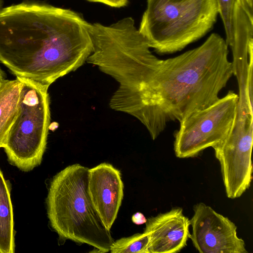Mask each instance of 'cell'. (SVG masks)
I'll return each mask as SVG.
<instances>
[{
    "label": "cell",
    "mask_w": 253,
    "mask_h": 253,
    "mask_svg": "<svg viewBox=\"0 0 253 253\" xmlns=\"http://www.w3.org/2000/svg\"><path fill=\"white\" fill-rule=\"evenodd\" d=\"M233 54L232 69L239 73L249 68L253 59V0H216Z\"/></svg>",
    "instance_id": "obj_9"
},
{
    "label": "cell",
    "mask_w": 253,
    "mask_h": 253,
    "mask_svg": "<svg viewBox=\"0 0 253 253\" xmlns=\"http://www.w3.org/2000/svg\"><path fill=\"white\" fill-rule=\"evenodd\" d=\"M2 5H3V1H2V0H0V10L2 8Z\"/></svg>",
    "instance_id": "obj_18"
},
{
    "label": "cell",
    "mask_w": 253,
    "mask_h": 253,
    "mask_svg": "<svg viewBox=\"0 0 253 253\" xmlns=\"http://www.w3.org/2000/svg\"><path fill=\"white\" fill-rule=\"evenodd\" d=\"M218 14L216 0H147L138 30L156 53L171 54L204 37Z\"/></svg>",
    "instance_id": "obj_4"
},
{
    "label": "cell",
    "mask_w": 253,
    "mask_h": 253,
    "mask_svg": "<svg viewBox=\"0 0 253 253\" xmlns=\"http://www.w3.org/2000/svg\"><path fill=\"white\" fill-rule=\"evenodd\" d=\"M90 2H100L111 7H121L125 6L128 0H86Z\"/></svg>",
    "instance_id": "obj_15"
},
{
    "label": "cell",
    "mask_w": 253,
    "mask_h": 253,
    "mask_svg": "<svg viewBox=\"0 0 253 253\" xmlns=\"http://www.w3.org/2000/svg\"><path fill=\"white\" fill-rule=\"evenodd\" d=\"M238 101V94L229 90L224 97L180 122L174 135L175 156L178 158L195 157L222 142L234 126Z\"/></svg>",
    "instance_id": "obj_6"
},
{
    "label": "cell",
    "mask_w": 253,
    "mask_h": 253,
    "mask_svg": "<svg viewBox=\"0 0 253 253\" xmlns=\"http://www.w3.org/2000/svg\"><path fill=\"white\" fill-rule=\"evenodd\" d=\"M88 192L103 223L110 230L124 197V184L120 170L106 163L89 169Z\"/></svg>",
    "instance_id": "obj_10"
},
{
    "label": "cell",
    "mask_w": 253,
    "mask_h": 253,
    "mask_svg": "<svg viewBox=\"0 0 253 253\" xmlns=\"http://www.w3.org/2000/svg\"><path fill=\"white\" fill-rule=\"evenodd\" d=\"M22 83L14 80L0 83V148L5 146L9 130L17 116Z\"/></svg>",
    "instance_id": "obj_12"
},
{
    "label": "cell",
    "mask_w": 253,
    "mask_h": 253,
    "mask_svg": "<svg viewBox=\"0 0 253 253\" xmlns=\"http://www.w3.org/2000/svg\"><path fill=\"white\" fill-rule=\"evenodd\" d=\"M10 186L0 169V253L14 252V232Z\"/></svg>",
    "instance_id": "obj_13"
},
{
    "label": "cell",
    "mask_w": 253,
    "mask_h": 253,
    "mask_svg": "<svg viewBox=\"0 0 253 253\" xmlns=\"http://www.w3.org/2000/svg\"><path fill=\"white\" fill-rule=\"evenodd\" d=\"M18 78L22 83L18 112L3 148L10 164L29 171L41 164L46 149L50 121L49 87Z\"/></svg>",
    "instance_id": "obj_5"
},
{
    "label": "cell",
    "mask_w": 253,
    "mask_h": 253,
    "mask_svg": "<svg viewBox=\"0 0 253 253\" xmlns=\"http://www.w3.org/2000/svg\"><path fill=\"white\" fill-rule=\"evenodd\" d=\"M6 78V74L3 70L0 67V83Z\"/></svg>",
    "instance_id": "obj_17"
},
{
    "label": "cell",
    "mask_w": 253,
    "mask_h": 253,
    "mask_svg": "<svg viewBox=\"0 0 253 253\" xmlns=\"http://www.w3.org/2000/svg\"><path fill=\"white\" fill-rule=\"evenodd\" d=\"M131 220L136 225H141L145 223L147 218L141 212H137L132 216Z\"/></svg>",
    "instance_id": "obj_16"
},
{
    "label": "cell",
    "mask_w": 253,
    "mask_h": 253,
    "mask_svg": "<svg viewBox=\"0 0 253 253\" xmlns=\"http://www.w3.org/2000/svg\"><path fill=\"white\" fill-rule=\"evenodd\" d=\"M89 23L71 9L24 2L0 10V62L18 78L49 86L81 67L92 44Z\"/></svg>",
    "instance_id": "obj_1"
},
{
    "label": "cell",
    "mask_w": 253,
    "mask_h": 253,
    "mask_svg": "<svg viewBox=\"0 0 253 253\" xmlns=\"http://www.w3.org/2000/svg\"><path fill=\"white\" fill-rule=\"evenodd\" d=\"M228 46L212 33L200 46L161 60L140 90L128 114L156 139L168 123L182 121L219 98L233 75Z\"/></svg>",
    "instance_id": "obj_2"
},
{
    "label": "cell",
    "mask_w": 253,
    "mask_h": 253,
    "mask_svg": "<svg viewBox=\"0 0 253 253\" xmlns=\"http://www.w3.org/2000/svg\"><path fill=\"white\" fill-rule=\"evenodd\" d=\"M190 219L180 207L147 219L145 233L149 238L148 253H175L187 245Z\"/></svg>",
    "instance_id": "obj_11"
},
{
    "label": "cell",
    "mask_w": 253,
    "mask_h": 253,
    "mask_svg": "<svg viewBox=\"0 0 253 253\" xmlns=\"http://www.w3.org/2000/svg\"><path fill=\"white\" fill-rule=\"evenodd\" d=\"M253 139V118H237L229 135L212 147L220 164L226 195L230 199L239 198L251 186Z\"/></svg>",
    "instance_id": "obj_7"
},
{
    "label": "cell",
    "mask_w": 253,
    "mask_h": 253,
    "mask_svg": "<svg viewBox=\"0 0 253 253\" xmlns=\"http://www.w3.org/2000/svg\"><path fill=\"white\" fill-rule=\"evenodd\" d=\"M148 236L144 232L114 241L110 250L111 253H148Z\"/></svg>",
    "instance_id": "obj_14"
},
{
    "label": "cell",
    "mask_w": 253,
    "mask_h": 253,
    "mask_svg": "<svg viewBox=\"0 0 253 253\" xmlns=\"http://www.w3.org/2000/svg\"><path fill=\"white\" fill-rule=\"evenodd\" d=\"M193 211L189 238L199 253H248L245 241L237 236V227L228 217L203 203L195 205Z\"/></svg>",
    "instance_id": "obj_8"
},
{
    "label": "cell",
    "mask_w": 253,
    "mask_h": 253,
    "mask_svg": "<svg viewBox=\"0 0 253 253\" xmlns=\"http://www.w3.org/2000/svg\"><path fill=\"white\" fill-rule=\"evenodd\" d=\"M89 169L75 164L52 179L46 199L50 226L61 240L110 252L114 240L99 217L88 192Z\"/></svg>",
    "instance_id": "obj_3"
}]
</instances>
